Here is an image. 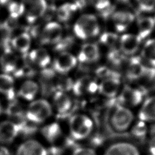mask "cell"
Here are the masks:
<instances>
[{
  "instance_id": "obj_1",
  "label": "cell",
  "mask_w": 155,
  "mask_h": 155,
  "mask_svg": "<svg viewBox=\"0 0 155 155\" xmlns=\"http://www.w3.org/2000/svg\"><path fill=\"white\" fill-rule=\"evenodd\" d=\"M115 98L108 100L106 124L109 130L114 134L125 133L134 122V115L129 107L119 104Z\"/></svg>"
},
{
  "instance_id": "obj_2",
  "label": "cell",
  "mask_w": 155,
  "mask_h": 155,
  "mask_svg": "<svg viewBox=\"0 0 155 155\" xmlns=\"http://www.w3.org/2000/svg\"><path fill=\"white\" fill-rule=\"evenodd\" d=\"M68 125L70 135L76 140L87 139L94 128L93 119L85 113H76L71 116Z\"/></svg>"
},
{
  "instance_id": "obj_3",
  "label": "cell",
  "mask_w": 155,
  "mask_h": 155,
  "mask_svg": "<svg viewBox=\"0 0 155 155\" xmlns=\"http://www.w3.org/2000/svg\"><path fill=\"white\" fill-rule=\"evenodd\" d=\"M53 107L50 103L44 99L32 101L25 110L26 119L33 124L45 122L53 113Z\"/></svg>"
},
{
  "instance_id": "obj_4",
  "label": "cell",
  "mask_w": 155,
  "mask_h": 155,
  "mask_svg": "<svg viewBox=\"0 0 155 155\" xmlns=\"http://www.w3.org/2000/svg\"><path fill=\"white\" fill-rule=\"evenodd\" d=\"M76 36L81 39H88L96 36L100 31L97 18L91 14H85L78 18L73 27Z\"/></svg>"
},
{
  "instance_id": "obj_5",
  "label": "cell",
  "mask_w": 155,
  "mask_h": 155,
  "mask_svg": "<svg viewBox=\"0 0 155 155\" xmlns=\"http://www.w3.org/2000/svg\"><path fill=\"white\" fill-rule=\"evenodd\" d=\"M146 93L145 89L143 87L125 85L122 87L115 100L119 104L127 107H134L143 102Z\"/></svg>"
},
{
  "instance_id": "obj_6",
  "label": "cell",
  "mask_w": 155,
  "mask_h": 155,
  "mask_svg": "<svg viewBox=\"0 0 155 155\" xmlns=\"http://www.w3.org/2000/svg\"><path fill=\"white\" fill-rule=\"evenodd\" d=\"M103 155H141V153L139 147L134 142L118 140L109 143Z\"/></svg>"
},
{
  "instance_id": "obj_7",
  "label": "cell",
  "mask_w": 155,
  "mask_h": 155,
  "mask_svg": "<svg viewBox=\"0 0 155 155\" xmlns=\"http://www.w3.org/2000/svg\"><path fill=\"white\" fill-rule=\"evenodd\" d=\"M99 82L97 79L90 75H84L73 82L72 90L78 96L92 95L98 93Z\"/></svg>"
},
{
  "instance_id": "obj_8",
  "label": "cell",
  "mask_w": 155,
  "mask_h": 155,
  "mask_svg": "<svg viewBox=\"0 0 155 155\" xmlns=\"http://www.w3.org/2000/svg\"><path fill=\"white\" fill-rule=\"evenodd\" d=\"M119 73L101 79L99 82L98 93L109 100L116 97L122 89Z\"/></svg>"
},
{
  "instance_id": "obj_9",
  "label": "cell",
  "mask_w": 155,
  "mask_h": 155,
  "mask_svg": "<svg viewBox=\"0 0 155 155\" xmlns=\"http://www.w3.org/2000/svg\"><path fill=\"white\" fill-rule=\"evenodd\" d=\"M52 107L58 115L66 116L72 111L74 101L67 92L56 91L53 94Z\"/></svg>"
},
{
  "instance_id": "obj_10",
  "label": "cell",
  "mask_w": 155,
  "mask_h": 155,
  "mask_svg": "<svg viewBox=\"0 0 155 155\" xmlns=\"http://www.w3.org/2000/svg\"><path fill=\"white\" fill-rule=\"evenodd\" d=\"M145 71L146 65L142 58L132 56L128 61L125 74L130 81H135L145 77Z\"/></svg>"
},
{
  "instance_id": "obj_11",
  "label": "cell",
  "mask_w": 155,
  "mask_h": 155,
  "mask_svg": "<svg viewBox=\"0 0 155 155\" xmlns=\"http://www.w3.org/2000/svg\"><path fill=\"white\" fill-rule=\"evenodd\" d=\"M22 60H20L8 47L5 48L4 53L0 58V66L4 73L15 74L18 71L21 64Z\"/></svg>"
},
{
  "instance_id": "obj_12",
  "label": "cell",
  "mask_w": 155,
  "mask_h": 155,
  "mask_svg": "<svg viewBox=\"0 0 155 155\" xmlns=\"http://www.w3.org/2000/svg\"><path fill=\"white\" fill-rule=\"evenodd\" d=\"M78 59L68 52H62L54 59V70L58 73L64 74L72 70L77 64Z\"/></svg>"
},
{
  "instance_id": "obj_13",
  "label": "cell",
  "mask_w": 155,
  "mask_h": 155,
  "mask_svg": "<svg viewBox=\"0 0 155 155\" xmlns=\"http://www.w3.org/2000/svg\"><path fill=\"white\" fill-rule=\"evenodd\" d=\"M21 131V127L11 120L0 122V143H8L13 141Z\"/></svg>"
},
{
  "instance_id": "obj_14",
  "label": "cell",
  "mask_w": 155,
  "mask_h": 155,
  "mask_svg": "<svg viewBox=\"0 0 155 155\" xmlns=\"http://www.w3.org/2000/svg\"><path fill=\"white\" fill-rule=\"evenodd\" d=\"M22 3L24 6H28L26 19L30 23L34 22L47 10L45 0H22Z\"/></svg>"
},
{
  "instance_id": "obj_15",
  "label": "cell",
  "mask_w": 155,
  "mask_h": 155,
  "mask_svg": "<svg viewBox=\"0 0 155 155\" xmlns=\"http://www.w3.org/2000/svg\"><path fill=\"white\" fill-rule=\"evenodd\" d=\"M141 41L137 35L124 34L119 38L120 50L125 56H133L137 51Z\"/></svg>"
},
{
  "instance_id": "obj_16",
  "label": "cell",
  "mask_w": 155,
  "mask_h": 155,
  "mask_svg": "<svg viewBox=\"0 0 155 155\" xmlns=\"http://www.w3.org/2000/svg\"><path fill=\"white\" fill-rule=\"evenodd\" d=\"M62 28L55 22L48 23L44 28L41 35V42L44 44H56L61 39Z\"/></svg>"
},
{
  "instance_id": "obj_17",
  "label": "cell",
  "mask_w": 155,
  "mask_h": 155,
  "mask_svg": "<svg viewBox=\"0 0 155 155\" xmlns=\"http://www.w3.org/2000/svg\"><path fill=\"white\" fill-rule=\"evenodd\" d=\"M45 147L36 140L30 139L22 142L16 150L15 155H47Z\"/></svg>"
},
{
  "instance_id": "obj_18",
  "label": "cell",
  "mask_w": 155,
  "mask_h": 155,
  "mask_svg": "<svg viewBox=\"0 0 155 155\" xmlns=\"http://www.w3.org/2000/svg\"><path fill=\"white\" fill-rule=\"evenodd\" d=\"M100 58L98 46L94 43L84 44L78 54V59L82 64H90L96 62Z\"/></svg>"
},
{
  "instance_id": "obj_19",
  "label": "cell",
  "mask_w": 155,
  "mask_h": 155,
  "mask_svg": "<svg viewBox=\"0 0 155 155\" xmlns=\"http://www.w3.org/2000/svg\"><path fill=\"white\" fill-rule=\"evenodd\" d=\"M111 16L114 28L118 32L125 31L134 20V14L126 10L116 11Z\"/></svg>"
},
{
  "instance_id": "obj_20",
  "label": "cell",
  "mask_w": 155,
  "mask_h": 155,
  "mask_svg": "<svg viewBox=\"0 0 155 155\" xmlns=\"http://www.w3.org/2000/svg\"><path fill=\"white\" fill-rule=\"evenodd\" d=\"M39 91L38 84L31 79L24 81L19 87L18 94L20 98L27 101H32L35 99Z\"/></svg>"
},
{
  "instance_id": "obj_21",
  "label": "cell",
  "mask_w": 155,
  "mask_h": 155,
  "mask_svg": "<svg viewBox=\"0 0 155 155\" xmlns=\"http://www.w3.org/2000/svg\"><path fill=\"white\" fill-rule=\"evenodd\" d=\"M139 119L146 122H155V95L143 101L138 113Z\"/></svg>"
},
{
  "instance_id": "obj_22",
  "label": "cell",
  "mask_w": 155,
  "mask_h": 155,
  "mask_svg": "<svg viewBox=\"0 0 155 155\" xmlns=\"http://www.w3.org/2000/svg\"><path fill=\"white\" fill-rule=\"evenodd\" d=\"M0 94L7 99H13L15 95V83L13 77L8 74H0Z\"/></svg>"
},
{
  "instance_id": "obj_23",
  "label": "cell",
  "mask_w": 155,
  "mask_h": 155,
  "mask_svg": "<svg viewBox=\"0 0 155 155\" xmlns=\"http://www.w3.org/2000/svg\"><path fill=\"white\" fill-rule=\"evenodd\" d=\"M137 25L138 30L137 36L142 41L148 37L153 31L155 26V21L151 16H142L138 18Z\"/></svg>"
},
{
  "instance_id": "obj_24",
  "label": "cell",
  "mask_w": 155,
  "mask_h": 155,
  "mask_svg": "<svg viewBox=\"0 0 155 155\" xmlns=\"http://www.w3.org/2000/svg\"><path fill=\"white\" fill-rule=\"evenodd\" d=\"M29 61L41 68H45L50 62V56L47 51L42 48L32 50L28 54Z\"/></svg>"
},
{
  "instance_id": "obj_25",
  "label": "cell",
  "mask_w": 155,
  "mask_h": 155,
  "mask_svg": "<svg viewBox=\"0 0 155 155\" xmlns=\"http://www.w3.org/2000/svg\"><path fill=\"white\" fill-rule=\"evenodd\" d=\"M42 132L46 140L53 144L58 143L63 137L62 129L57 123H52L44 127Z\"/></svg>"
},
{
  "instance_id": "obj_26",
  "label": "cell",
  "mask_w": 155,
  "mask_h": 155,
  "mask_svg": "<svg viewBox=\"0 0 155 155\" xmlns=\"http://www.w3.org/2000/svg\"><path fill=\"white\" fill-rule=\"evenodd\" d=\"M142 59L146 65L155 67V38L147 40L142 50Z\"/></svg>"
},
{
  "instance_id": "obj_27",
  "label": "cell",
  "mask_w": 155,
  "mask_h": 155,
  "mask_svg": "<svg viewBox=\"0 0 155 155\" xmlns=\"http://www.w3.org/2000/svg\"><path fill=\"white\" fill-rule=\"evenodd\" d=\"M129 131L131 135L135 139L143 141L148 136L149 133V127L147 122L139 119L137 121H134Z\"/></svg>"
},
{
  "instance_id": "obj_28",
  "label": "cell",
  "mask_w": 155,
  "mask_h": 155,
  "mask_svg": "<svg viewBox=\"0 0 155 155\" xmlns=\"http://www.w3.org/2000/svg\"><path fill=\"white\" fill-rule=\"evenodd\" d=\"M31 45V38L28 33H22L12 41V47L21 54H26Z\"/></svg>"
},
{
  "instance_id": "obj_29",
  "label": "cell",
  "mask_w": 155,
  "mask_h": 155,
  "mask_svg": "<svg viewBox=\"0 0 155 155\" xmlns=\"http://www.w3.org/2000/svg\"><path fill=\"white\" fill-rule=\"evenodd\" d=\"M91 4L99 15L106 19L113 13L114 7L110 0H90Z\"/></svg>"
},
{
  "instance_id": "obj_30",
  "label": "cell",
  "mask_w": 155,
  "mask_h": 155,
  "mask_svg": "<svg viewBox=\"0 0 155 155\" xmlns=\"http://www.w3.org/2000/svg\"><path fill=\"white\" fill-rule=\"evenodd\" d=\"M78 8L74 3H66L61 5L57 10L56 15L61 21H67L70 19L72 13L76 11Z\"/></svg>"
},
{
  "instance_id": "obj_31",
  "label": "cell",
  "mask_w": 155,
  "mask_h": 155,
  "mask_svg": "<svg viewBox=\"0 0 155 155\" xmlns=\"http://www.w3.org/2000/svg\"><path fill=\"white\" fill-rule=\"evenodd\" d=\"M126 56L117 48H111L107 54V60L113 66L120 67L125 62Z\"/></svg>"
},
{
  "instance_id": "obj_32",
  "label": "cell",
  "mask_w": 155,
  "mask_h": 155,
  "mask_svg": "<svg viewBox=\"0 0 155 155\" xmlns=\"http://www.w3.org/2000/svg\"><path fill=\"white\" fill-rule=\"evenodd\" d=\"M100 42L109 47L110 49L116 48V44L119 41L117 35L113 32L106 31L102 33L99 38Z\"/></svg>"
},
{
  "instance_id": "obj_33",
  "label": "cell",
  "mask_w": 155,
  "mask_h": 155,
  "mask_svg": "<svg viewBox=\"0 0 155 155\" xmlns=\"http://www.w3.org/2000/svg\"><path fill=\"white\" fill-rule=\"evenodd\" d=\"M8 10L10 17L18 19L19 16L22 15L25 10V7L22 3L12 1L8 5Z\"/></svg>"
},
{
  "instance_id": "obj_34",
  "label": "cell",
  "mask_w": 155,
  "mask_h": 155,
  "mask_svg": "<svg viewBox=\"0 0 155 155\" xmlns=\"http://www.w3.org/2000/svg\"><path fill=\"white\" fill-rule=\"evenodd\" d=\"M140 11L151 12L155 9V0H136Z\"/></svg>"
},
{
  "instance_id": "obj_35",
  "label": "cell",
  "mask_w": 155,
  "mask_h": 155,
  "mask_svg": "<svg viewBox=\"0 0 155 155\" xmlns=\"http://www.w3.org/2000/svg\"><path fill=\"white\" fill-rule=\"evenodd\" d=\"M71 155H97V154L91 148L81 147L75 148Z\"/></svg>"
},
{
  "instance_id": "obj_36",
  "label": "cell",
  "mask_w": 155,
  "mask_h": 155,
  "mask_svg": "<svg viewBox=\"0 0 155 155\" xmlns=\"http://www.w3.org/2000/svg\"><path fill=\"white\" fill-rule=\"evenodd\" d=\"M73 44V39L71 38H67L64 39H61L57 44H56L55 49L56 50H63L67 48Z\"/></svg>"
},
{
  "instance_id": "obj_37",
  "label": "cell",
  "mask_w": 155,
  "mask_h": 155,
  "mask_svg": "<svg viewBox=\"0 0 155 155\" xmlns=\"http://www.w3.org/2000/svg\"><path fill=\"white\" fill-rule=\"evenodd\" d=\"M148 155H155V134H153L148 139L147 145Z\"/></svg>"
},
{
  "instance_id": "obj_38",
  "label": "cell",
  "mask_w": 155,
  "mask_h": 155,
  "mask_svg": "<svg viewBox=\"0 0 155 155\" xmlns=\"http://www.w3.org/2000/svg\"><path fill=\"white\" fill-rule=\"evenodd\" d=\"M0 155H11V154L6 147L0 145Z\"/></svg>"
},
{
  "instance_id": "obj_39",
  "label": "cell",
  "mask_w": 155,
  "mask_h": 155,
  "mask_svg": "<svg viewBox=\"0 0 155 155\" xmlns=\"http://www.w3.org/2000/svg\"><path fill=\"white\" fill-rule=\"evenodd\" d=\"M12 1L10 0H0V4L2 5H8Z\"/></svg>"
},
{
  "instance_id": "obj_40",
  "label": "cell",
  "mask_w": 155,
  "mask_h": 155,
  "mask_svg": "<svg viewBox=\"0 0 155 155\" xmlns=\"http://www.w3.org/2000/svg\"><path fill=\"white\" fill-rule=\"evenodd\" d=\"M116 1L122 4H128L130 2V0H116Z\"/></svg>"
},
{
  "instance_id": "obj_41",
  "label": "cell",
  "mask_w": 155,
  "mask_h": 155,
  "mask_svg": "<svg viewBox=\"0 0 155 155\" xmlns=\"http://www.w3.org/2000/svg\"><path fill=\"white\" fill-rule=\"evenodd\" d=\"M1 111H2V107H1V102H0V114H1Z\"/></svg>"
},
{
  "instance_id": "obj_42",
  "label": "cell",
  "mask_w": 155,
  "mask_h": 155,
  "mask_svg": "<svg viewBox=\"0 0 155 155\" xmlns=\"http://www.w3.org/2000/svg\"><path fill=\"white\" fill-rule=\"evenodd\" d=\"M154 21H155V18H154Z\"/></svg>"
}]
</instances>
